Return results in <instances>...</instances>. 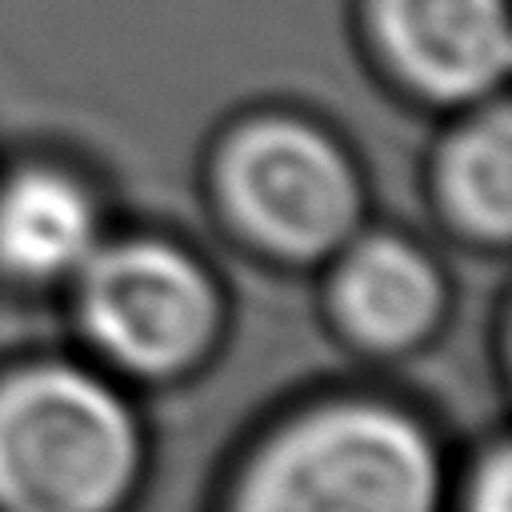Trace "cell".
Returning a JSON list of instances; mask_svg holds the SVG:
<instances>
[{"instance_id": "obj_1", "label": "cell", "mask_w": 512, "mask_h": 512, "mask_svg": "<svg viewBox=\"0 0 512 512\" xmlns=\"http://www.w3.org/2000/svg\"><path fill=\"white\" fill-rule=\"evenodd\" d=\"M232 512H440V460L404 412L332 404L260 452Z\"/></svg>"}, {"instance_id": "obj_2", "label": "cell", "mask_w": 512, "mask_h": 512, "mask_svg": "<svg viewBox=\"0 0 512 512\" xmlns=\"http://www.w3.org/2000/svg\"><path fill=\"white\" fill-rule=\"evenodd\" d=\"M136 424L120 396L76 368H28L0 384V508L108 512L136 472Z\"/></svg>"}, {"instance_id": "obj_3", "label": "cell", "mask_w": 512, "mask_h": 512, "mask_svg": "<svg viewBox=\"0 0 512 512\" xmlns=\"http://www.w3.org/2000/svg\"><path fill=\"white\" fill-rule=\"evenodd\" d=\"M220 192L252 240L296 260L344 244L360 216L352 164L300 120H260L236 132L220 156Z\"/></svg>"}, {"instance_id": "obj_4", "label": "cell", "mask_w": 512, "mask_h": 512, "mask_svg": "<svg viewBox=\"0 0 512 512\" xmlns=\"http://www.w3.org/2000/svg\"><path fill=\"white\" fill-rule=\"evenodd\" d=\"M80 320L116 364L168 376L208 348L220 304L212 280L184 252L132 240L96 248L80 268Z\"/></svg>"}, {"instance_id": "obj_5", "label": "cell", "mask_w": 512, "mask_h": 512, "mask_svg": "<svg viewBox=\"0 0 512 512\" xmlns=\"http://www.w3.org/2000/svg\"><path fill=\"white\" fill-rule=\"evenodd\" d=\"M380 48L396 72L436 100H472L508 76L504 0H372Z\"/></svg>"}, {"instance_id": "obj_6", "label": "cell", "mask_w": 512, "mask_h": 512, "mask_svg": "<svg viewBox=\"0 0 512 512\" xmlns=\"http://www.w3.org/2000/svg\"><path fill=\"white\" fill-rule=\"evenodd\" d=\"M332 300L360 344L400 352L424 340L440 320L444 284L424 252L392 236H372L344 256Z\"/></svg>"}, {"instance_id": "obj_7", "label": "cell", "mask_w": 512, "mask_h": 512, "mask_svg": "<svg viewBox=\"0 0 512 512\" xmlns=\"http://www.w3.org/2000/svg\"><path fill=\"white\" fill-rule=\"evenodd\" d=\"M92 196L52 168H28L0 188V264L24 280L80 272L96 252Z\"/></svg>"}, {"instance_id": "obj_8", "label": "cell", "mask_w": 512, "mask_h": 512, "mask_svg": "<svg viewBox=\"0 0 512 512\" xmlns=\"http://www.w3.org/2000/svg\"><path fill=\"white\" fill-rule=\"evenodd\" d=\"M512 124L492 108L468 124L440 160V192L460 228L484 240H504L512 228Z\"/></svg>"}, {"instance_id": "obj_9", "label": "cell", "mask_w": 512, "mask_h": 512, "mask_svg": "<svg viewBox=\"0 0 512 512\" xmlns=\"http://www.w3.org/2000/svg\"><path fill=\"white\" fill-rule=\"evenodd\" d=\"M508 456L492 452V460L480 468V480L472 488V512H508Z\"/></svg>"}]
</instances>
